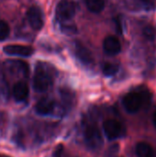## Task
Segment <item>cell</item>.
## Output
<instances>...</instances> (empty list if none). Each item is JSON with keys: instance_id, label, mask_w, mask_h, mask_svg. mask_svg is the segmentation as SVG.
I'll return each instance as SVG.
<instances>
[{"instance_id": "52a82bcc", "label": "cell", "mask_w": 156, "mask_h": 157, "mask_svg": "<svg viewBox=\"0 0 156 157\" xmlns=\"http://www.w3.org/2000/svg\"><path fill=\"white\" fill-rule=\"evenodd\" d=\"M5 53L8 55L20 56V57H29L33 54L34 50L30 46L18 45V44H9L3 48Z\"/></svg>"}, {"instance_id": "3957f363", "label": "cell", "mask_w": 156, "mask_h": 157, "mask_svg": "<svg viewBox=\"0 0 156 157\" xmlns=\"http://www.w3.org/2000/svg\"><path fill=\"white\" fill-rule=\"evenodd\" d=\"M85 142L88 148L98 149L103 144V137L100 130L96 125H89L85 130Z\"/></svg>"}, {"instance_id": "9c48e42d", "label": "cell", "mask_w": 156, "mask_h": 157, "mask_svg": "<svg viewBox=\"0 0 156 157\" xmlns=\"http://www.w3.org/2000/svg\"><path fill=\"white\" fill-rule=\"evenodd\" d=\"M55 108V102L51 98H42L40 99L35 107V110L38 114L46 116L53 112Z\"/></svg>"}, {"instance_id": "ac0fdd59", "label": "cell", "mask_w": 156, "mask_h": 157, "mask_svg": "<svg viewBox=\"0 0 156 157\" xmlns=\"http://www.w3.org/2000/svg\"><path fill=\"white\" fill-rule=\"evenodd\" d=\"M63 30H64L68 34H74L76 32L75 27H74V26H64V27H63Z\"/></svg>"}, {"instance_id": "8fae6325", "label": "cell", "mask_w": 156, "mask_h": 157, "mask_svg": "<svg viewBox=\"0 0 156 157\" xmlns=\"http://www.w3.org/2000/svg\"><path fill=\"white\" fill-rule=\"evenodd\" d=\"M29 96V86L25 82H17L13 87V97L16 101L22 102Z\"/></svg>"}, {"instance_id": "d6986e66", "label": "cell", "mask_w": 156, "mask_h": 157, "mask_svg": "<svg viewBox=\"0 0 156 157\" xmlns=\"http://www.w3.org/2000/svg\"><path fill=\"white\" fill-rule=\"evenodd\" d=\"M140 1V4L143 6H146V7H151L154 6V0H139Z\"/></svg>"}, {"instance_id": "2e32d148", "label": "cell", "mask_w": 156, "mask_h": 157, "mask_svg": "<svg viewBox=\"0 0 156 157\" xmlns=\"http://www.w3.org/2000/svg\"><path fill=\"white\" fill-rule=\"evenodd\" d=\"M143 33L144 35V37L149 40H154L156 38V29L153 26H146L144 27L143 30Z\"/></svg>"}, {"instance_id": "7c38bea8", "label": "cell", "mask_w": 156, "mask_h": 157, "mask_svg": "<svg viewBox=\"0 0 156 157\" xmlns=\"http://www.w3.org/2000/svg\"><path fill=\"white\" fill-rule=\"evenodd\" d=\"M136 155L138 157H154V150L147 143H139L136 146Z\"/></svg>"}, {"instance_id": "e0dca14e", "label": "cell", "mask_w": 156, "mask_h": 157, "mask_svg": "<svg viewBox=\"0 0 156 157\" xmlns=\"http://www.w3.org/2000/svg\"><path fill=\"white\" fill-rule=\"evenodd\" d=\"M54 157H72V156H70L69 155H67V154L65 153V151H64V149H63V145H59V146L56 148L55 152H54Z\"/></svg>"}, {"instance_id": "30bf717a", "label": "cell", "mask_w": 156, "mask_h": 157, "mask_svg": "<svg viewBox=\"0 0 156 157\" xmlns=\"http://www.w3.org/2000/svg\"><path fill=\"white\" fill-rule=\"evenodd\" d=\"M75 55L84 64L90 65L94 63V57L91 52L80 43L76 44L75 46Z\"/></svg>"}, {"instance_id": "5b68a950", "label": "cell", "mask_w": 156, "mask_h": 157, "mask_svg": "<svg viewBox=\"0 0 156 157\" xmlns=\"http://www.w3.org/2000/svg\"><path fill=\"white\" fill-rule=\"evenodd\" d=\"M76 6L71 0H62L56 6V17L59 20L66 21L74 17L75 15Z\"/></svg>"}, {"instance_id": "6da1fadb", "label": "cell", "mask_w": 156, "mask_h": 157, "mask_svg": "<svg viewBox=\"0 0 156 157\" xmlns=\"http://www.w3.org/2000/svg\"><path fill=\"white\" fill-rule=\"evenodd\" d=\"M148 100H150V98H148V94L146 92L132 91L124 96L122 104L126 111L132 114L140 111Z\"/></svg>"}, {"instance_id": "4fadbf2b", "label": "cell", "mask_w": 156, "mask_h": 157, "mask_svg": "<svg viewBox=\"0 0 156 157\" xmlns=\"http://www.w3.org/2000/svg\"><path fill=\"white\" fill-rule=\"evenodd\" d=\"M86 7L93 13H99L105 7L104 0H85Z\"/></svg>"}, {"instance_id": "7a4b0ae2", "label": "cell", "mask_w": 156, "mask_h": 157, "mask_svg": "<svg viewBox=\"0 0 156 157\" xmlns=\"http://www.w3.org/2000/svg\"><path fill=\"white\" fill-rule=\"evenodd\" d=\"M103 129L108 140H116L126 134V128L121 122L116 120H107L103 123Z\"/></svg>"}, {"instance_id": "277c9868", "label": "cell", "mask_w": 156, "mask_h": 157, "mask_svg": "<svg viewBox=\"0 0 156 157\" xmlns=\"http://www.w3.org/2000/svg\"><path fill=\"white\" fill-rule=\"evenodd\" d=\"M52 79L50 74L42 67H38L33 78V87L38 92H45L51 86Z\"/></svg>"}, {"instance_id": "ba28073f", "label": "cell", "mask_w": 156, "mask_h": 157, "mask_svg": "<svg viewBox=\"0 0 156 157\" xmlns=\"http://www.w3.org/2000/svg\"><path fill=\"white\" fill-rule=\"evenodd\" d=\"M103 50L108 55H117L120 52L121 44L116 37L108 36L103 41Z\"/></svg>"}, {"instance_id": "8992f818", "label": "cell", "mask_w": 156, "mask_h": 157, "mask_svg": "<svg viewBox=\"0 0 156 157\" xmlns=\"http://www.w3.org/2000/svg\"><path fill=\"white\" fill-rule=\"evenodd\" d=\"M27 18L33 29L40 30L42 29L44 25V16L39 7L31 6L27 12Z\"/></svg>"}, {"instance_id": "9a60e30c", "label": "cell", "mask_w": 156, "mask_h": 157, "mask_svg": "<svg viewBox=\"0 0 156 157\" xmlns=\"http://www.w3.org/2000/svg\"><path fill=\"white\" fill-rule=\"evenodd\" d=\"M10 32V29L8 24L4 21V20H0V40H5Z\"/></svg>"}, {"instance_id": "5bb4252c", "label": "cell", "mask_w": 156, "mask_h": 157, "mask_svg": "<svg viewBox=\"0 0 156 157\" xmlns=\"http://www.w3.org/2000/svg\"><path fill=\"white\" fill-rule=\"evenodd\" d=\"M103 74L106 76H112L115 75L118 71H119V65L115 64V63H107L103 65L102 68Z\"/></svg>"}, {"instance_id": "44dd1931", "label": "cell", "mask_w": 156, "mask_h": 157, "mask_svg": "<svg viewBox=\"0 0 156 157\" xmlns=\"http://www.w3.org/2000/svg\"><path fill=\"white\" fill-rule=\"evenodd\" d=\"M154 125L156 128V109L155 111H154Z\"/></svg>"}, {"instance_id": "ffe728a7", "label": "cell", "mask_w": 156, "mask_h": 157, "mask_svg": "<svg viewBox=\"0 0 156 157\" xmlns=\"http://www.w3.org/2000/svg\"><path fill=\"white\" fill-rule=\"evenodd\" d=\"M4 120H5V115H4V113L0 112V125L3 123Z\"/></svg>"}]
</instances>
